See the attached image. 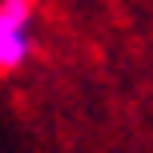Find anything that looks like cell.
<instances>
[{"label":"cell","mask_w":153,"mask_h":153,"mask_svg":"<svg viewBox=\"0 0 153 153\" xmlns=\"http://www.w3.org/2000/svg\"><path fill=\"white\" fill-rule=\"evenodd\" d=\"M28 28H32V0H0V65L20 69L28 61Z\"/></svg>","instance_id":"cell-1"}]
</instances>
